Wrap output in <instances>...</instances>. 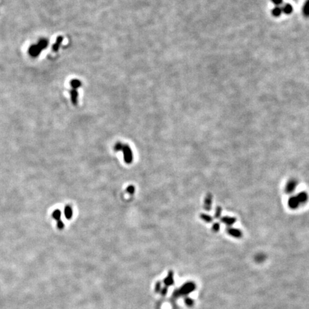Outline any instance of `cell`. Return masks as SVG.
I'll return each mask as SVG.
<instances>
[{"mask_svg": "<svg viewBox=\"0 0 309 309\" xmlns=\"http://www.w3.org/2000/svg\"><path fill=\"white\" fill-rule=\"evenodd\" d=\"M65 216L67 220H70L72 217V214H73V211H72V208H71L70 205H67L65 208Z\"/></svg>", "mask_w": 309, "mask_h": 309, "instance_id": "obj_8", "label": "cell"}, {"mask_svg": "<svg viewBox=\"0 0 309 309\" xmlns=\"http://www.w3.org/2000/svg\"><path fill=\"white\" fill-rule=\"evenodd\" d=\"M123 157H124L125 162L127 164H131L133 160V154L130 147L128 145H124L122 148Z\"/></svg>", "mask_w": 309, "mask_h": 309, "instance_id": "obj_1", "label": "cell"}, {"mask_svg": "<svg viewBox=\"0 0 309 309\" xmlns=\"http://www.w3.org/2000/svg\"><path fill=\"white\" fill-rule=\"evenodd\" d=\"M200 217L202 220H203V221L206 222V223H211V222H213V218H212L210 215L208 214H205V213H202V214L200 215Z\"/></svg>", "mask_w": 309, "mask_h": 309, "instance_id": "obj_12", "label": "cell"}, {"mask_svg": "<svg viewBox=\"0 0 309 309\" xmlns=\"http://www.w3.org/2000/svg\"><path fill=\"white\" fill-rule=\"evenodd\" d=\"M272 2L276 6H280L283 3V0H271Z\"/></svg>", "mask_w": 309, "mask_h": 309, "instance_id": "obj_19", "label": "cell"}, {"mask_svg": "<svg viewBox=\"0 0 309 309\" xmlns=\"http://www.w3.org/2000/svg\"><path fill=\"white\" fill-rule=\"evenodd\" d=\"M123 146H124V145L122 143V142H117V143L115 145V146H114L115 151H116V152H118V151H122V150Z\"/></svg>", "mask_w": 309, "mask_h": 309, "instance_id": "obj_14", "label": "cell"}, {"mask_svg": "<svg viewBox=\"0 0 309 309\" xmlns=\"http://www.w3.org/2000/svg\"><path fill=\"white\" fill-rule=\"evenodd\" d=\"M288 204V206L290 207V208H291V209H296V208H298L299 207L300 203H299L296 196H293L289 198Z\"/></svg>", "mask_w": 309, "mask_h": 309, "instance_id": "obj_5", "label": "cell"}, {"mask_svg": "<svg viewBox=\"0 0 309 309\" xmlns=\"http://www.w3.org/2000/svg\"><path fill=\"white\" fill-rule=\"evenodd\" d=\"M52 218H54V219L56 220L57 221V222L58 221H60V218H61V211L60 210H54V212L52 213Z\"/></svg>", "mask_w": 309, "mask_h": 309, "instance_id": "obj_13", "label": "cell"}, {"mask_svg": "<svg viewBox=\"0 0 309 309\" xmlns=\"http://www.w3.org/2000/svg\"><path fill=\"white\" fill-rule=\"evenodd\" d=\"M127 192L130 195H133L135 193V187L133 185H130L127 188Z\"/></svg>", "mask_w": 309, "mask_h": 309, "instance_id": "obj_17", "label": "cell"}, {"mask_svg": "<svg viewBox=\"0 0 309 309\" xmlns=\"http://www.w3.org/2000/svg\"><path fill=\"white\" fill-rule=\"evenodd\" d=\"M220 228H221L220 223H213V226H212V230H213L214 232H218L220 231Z\"/></svg>", "mask_w": 309, "mask_h": 309, "instance_id": "obj_16", "label": "cell"}, {"mask_svg": "<svg viewBox=\"0 0 309 309\" xmlns=\"http://www.w3.org/2000/svg\"><path fill=\"white\" fill-rule=\"evenodd\" d=\"M212 204H213V195L211 194L208 193V195L205 196V200H204V208L205 210H211L212 208Z\"/></svg>", "mask_w": 309, "mask_h": 309, "instance_id": "obj_4", "label": "cell"}, {"mask_svg": "<svg viewBox=\"0 0 309 309\" xmlns=\"http://www.w3.org/2000/svg\"><path fill=\"white\" fill-rule=\"evenodd\" d=\"M57 226L60 230H62L64 228V227H65V225H64L63 222L60 220V221L57 222Z\"/></svg>", "mask_w": 309, "mask_h": 309, "instance_id": "obj_18", "label": "cell"}, {"mask_svg": "<svg viewBox=\"0 0 309 309\" xmlns=\"http://www.w3.org/2000/svg\"><path fill=\"white\" fill-rule=\"evenodd\" d=\"M226 231L228 235H230V236H233V237L234 238H239L242 237V231H241V230L238 229V228H231V227H229V228H227Z\"/></svg>", "mask_w": 309, "mask_h": 309, "instance_id": "obj_3", "label": "cell"}, {"mask_svg": "<svg viewBox=\"0 0 309 309\" xmlns=\"http://www.w3.org/2000/svg\"><path fill=\"white\" fill-rule=\"evenodd\" d=\"M221 222L223 223H224L225 225H226L227 226H231L234 224L236 222V218H233V217H228V216H225L221 219Z\"/></svg>", "mask_w": 309, "mask_h": 309, "instance_id": "obj_6", "label": "cell"}, {"mask_svg": "<svg viewBox=\"0 0 309 309\" xmlns=\"http://www.w3.org/2000/svg\"><path fill=\"white\" fill-rule=\"evenodd\" d=\"M222 213V208L220 206H218L215 209V218H219L221 217Z\"/></svg>", "mask_w": 309, "mask_h": 309, "instance_id": "obj_15", "label": "cell"}, {"mask_svg": "<svg viewBox=\"0 0 309 309\" xmlns=\"http://www.w3.org/2000/svg\"><path fill=\"white\" fill-rule=\"evenodd\" d=\"M282 12H283V11H282V8L280 6H276V7L274 8V9L272 10L273 15L274 17H280L281 14H282Z\"/></svg>", "mask_w": 309, "mask_h": 309, "instance_id": "obj_10", "label": "cell"}, {"mask_svg": "<svg viewBox=\"0 0 309 309\" xmlns=\"http://www.w3.org/2000/svg\"><path fill=\"white\" fill-rule=\"evenodd\" d=\"M293 6L290 5V4H285V5L283 6V8H282L283 12H284L286 14H291V13L293 12Z\"/></svg>", "mask_w": 309, "mask_h": 309, "instance_id": "obj_9", "label": "cell"}, {"mask_svg": "<svg viewBox=\"0 0 309 309\" xmlns=\"http://www.w3.org/2000/svg\"><path fill=\"white\" fill-rule=\"evenodd\" d=\"M303 14L305 17H309V0H307L303 6Z\"/></svg>", "mask_w": 309, "mask_h": 309, "instance_id": "obj_11", "label": "cell"}, {"mask_svg": "<svg viewBox=\"0 0 309 309\" xmlns=\"http://www.w3.org/2000/svg\"><path fill=\"white\" fill-rule=\"evenodd\" d=\"M296 198L298 199L300 204H304V203H305L308 201V194L305 193V192H300V193H299L298 195H297Z\"/></svg>", "mask_w": 309, "mask_h": 309, "instance_id": "obj_7", "label": "cell"}, {"mask_svg": "<svg viewBox=\"0 0 309 309\" xmlns=\"http://www.w3.org/2000/svg\"><path fill=\"white\" fill-rule=\"evenodd\" d=\"M297 185V181L295 180H290L288 182H287L286 185L285 187V191L286 193L288 194H290L293 193L295 191V188H296Z\"/></svg>", "mask_w": 309, "mask_h": 309, "instance_id": "obj_2", "label": "cell"}]
</instances>
